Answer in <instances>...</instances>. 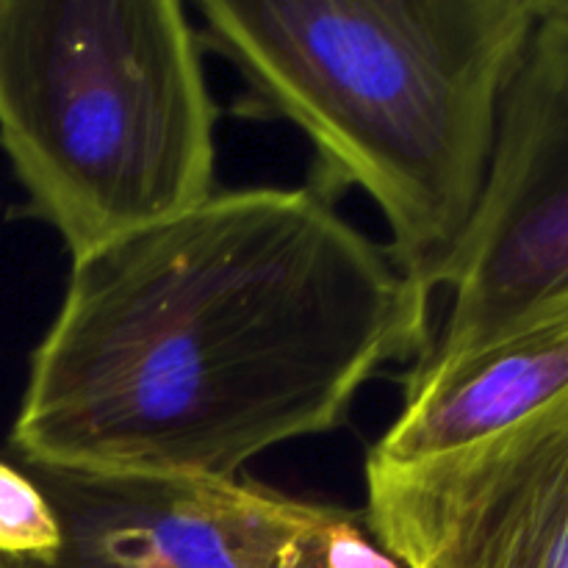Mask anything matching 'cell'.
Segmentation results:
<instances>
[{
    "instance_id": "cell-6",
    "label": "cell",
    "mask_w": 568,
    "mask_h": 568,
    "mask_svg": "<svg viewBox=\"0 0 568 568\" xmlns=\"http://www.w3.org/2000/svg\"><path fill=\"white\" fill-rule=\"evenodd\" d=\"M364 475L366 527L403 568H568V388L471 447Z\"/></svg>"
},
{
    "instance_id": "cell-4",
    "label": "cell",
    "mask_w": 568,
    "mask_h": 568,
    "mask_svg": "<svg viewBox=\"0 0 568 568\" xmlns=\"http://www.w3.org/2000/svg\"><path fill=\"white\" fill-rule=\"evenodd\" d=\"M442 288L447 314L405 386L568 314V20L549 0H536L486 186Z\"/></svg>"
},
{
    "instance_id": "cell-7",
    "label": "cell",
    "mask_w": 568,
    "mask_h": 568,
    "mask_svg": "<svg viewBox=\"0 0 568 568\" xmlns=\"http://www.w3.org/2000/svg\"><path fill=\"white\" fill-rule=\"evenodd\" d=\"M568 388V314L405 386L397 419L366 460L419 464L508 430Z\"/></svg>"
},
{
    "instance_id": "cell-2",
    "label": "cell",
    "mask_w": 568,
    "mask_h": 568,
    "mask_svg": "<svg viewBox=\"0 0 568 568\" xmlns=\"http://www.w3.org/2000/svg\"><path fill=\"white\" fill-rule=\"evenodd\" d=\"M203 48L244 83L236 114L286 120L316 153L311 186L361 189L394 264L430 303L471 225L499 109L536 0H205Z\"/></svg>"
},
{
    "instance_id": "cell-9",
    "label": "cell",
    "mask_w": 568,
    "mask_h": 568,
    "mask_svg": "<svg viewBox=\"0 0 568 568\" xmlns=\"http://www.w3.org/2000/svg\"><path fill=\"white\" fill-rule=\"evenodd\" d=\"M549 6H552L560 17H566L568 20V0H549Z\"/></svg>"
},
{
    "instance_id": "cell-8",
    "label": "cell",
    "mask_w": 568,
    "mask_h": 568,
    "mask_svg": "<svg viewBox=\"0 0 568 568\" xmlns=\"http://www.w3.org/2000/svg\"><path fill=\"white\" fill-rule=\"evenodd\" d=\"M59 541V521L37 483L0 460V560H48Z\"/></svg>"
},
{
    "instance_id": "cell-1",
    "label": "cell",
    "mask_w": 568,
    "mask_h": 568,
    "mask_svg": "<svg viewBox=\"0 0 568 568\" xmlns=\"http://www.w3.org/2000/svg\"><path fill=\"white\" fill-rule=\"evenodd\" d=\"M430 349V303L316 186L214 192L72 261L33 349L20 464L233 480L344 425L394 361Z\"/></svg>"
},
{
    "instance_id": "cell-10",
    "label": "cell",
    "mask_w": 568,
    "mask_h": 568,
    "mask_svg": "<svg viewBox=\"0 0 568 568\" xmlns=\"http://www.w3.org/2000/svg\"><path fill=\"white\" fill-rule=\"evenodd\" d=\"M0 568H3V564H0Z\"/></svg>"
},
{
    "instance_id": "cell-3",
    "label": "cell",
    "mask_w": 568,
    "mask_h": 568,
    "mask_svg": "<svg viewBox=\"0 0 568 568\" xmlns=\"http://www.w3.org/2000/svg\"><path fill=\"white\" fill-rule=\"evenodd\" d=\"M216 122L178 0H0V148L72 261L205 203Z\"/></svg>"
},
{
    "instance_id": "cell-5",
    "label": "cell",
    "mask_w": 568,
    "mask_h": 568,
    "mask_svg": "<svg viewBox=\"0 0 568 568\" xmlns=\"http://www.w3.org/2000/svg\"><path fill=\"white\" fill-rule=\"evenodd\" d=\"M59 521L48 560L3 568H331L344 508L233 477L20 464Z\"/></svg>"
}]
</instances>
